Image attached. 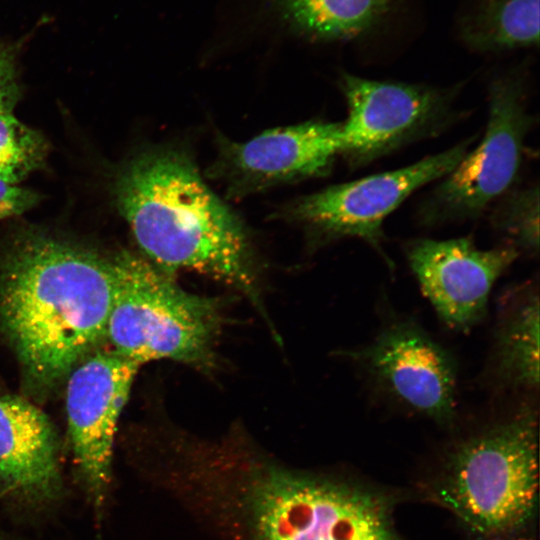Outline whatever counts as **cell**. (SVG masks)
<instances>
[{
  "mask_svg": "<svg viewBox=\"0 0 540 540\" xmlns=\"http://www.w3.org/2000/svg\"><path fill=\"white\" fill-rule=\"evenodd\" d=\"M113 255L27 232L0 256V327L28 382L47 391L106 339Z\"/></svg>",
  "mask_w": 540,
  "mask_h": 540,
  "instance_id": "6da1fadb",
  "label": "cell"
},
{
  "mask_svg": "<svg viewBox=\"0 0 540 540\" xmlns=\"http://www.w3.org/2000/svg\"><path fill=\"white\" fill-rule=\"evenodd\" d=\"M114 196L134 237L163 271H196L257 298L248 237L234 213L209 189L194 163L157 149L118 173Z\"/></svg>",
  "mask_w": 540,
  "mask_h": 540,
  "instance_id": "7a4b0ae2",
  "label": "cell"
},
{
  "mask_svg": "<svg viewBox=\"0 0 540 540\" xmlns=\"http://www.w3.org/2000/svg\"><path fill=\"white\" fill-rule=\"evenodd\" d=\"M538 476L537 411L522 405L449 448L435 494L476 539L527 540Z\"/></svg>",
  "mask_w": 540,
  "mask_h": 540,
  "instance_id": "3957f363",
  "label": "cell"
},
{
  "mask_svg": "<svg viewBox=\"0 0 540 540\" xmlns=\"http://www.w3.org/2000/svg\"><path fill=\"white\" fill-rule=\"evenodd\" d=\"M114 289L106 339L141 365L168 359L210 367L221 327L219 301L182 289L151 261L113 255Z\"/></svg>",
  "mask_w": 540,
  "mask_h": 540,
  "instance_id": "277c9868",
  "label": "cell"
},
{
  "mask_svg": "<svg viewBox=\"0 0 540 540\" xmlns=\"http://www.w3.org/2000/svg\"><path fill=\"white\" fill-rule=\"evenodd\" d=\"M248 506L254 540H406L389 496L354 479L277 471Z\"/></svg>",
  "mask_w": 540,
  "mask_h": 540,
  "instance_id": "5b68a950",
  "label": "cell"
},
{
  "mask_svg": "<svg viewBox=\"0 0 540 540\" xmlns=\"http://www.w3.org/2000/svg\"><path fill=\"white\" fill-rule=\"evenodd\" d=\"M488 104L482 140L423 200L418 210L421 223L474 219L515 186L534 124L524 70L495 75L489 83Z\"/></svg>",
  "mask_w": 540,
  "mask_h": 540,
  "instance_id": "8992f818",
  "label": "cell"
},
{
  "mask_svg": "<svg viewBox=\"0 0 540 540\" xmlns=\"http://www.w3.org/2000/svg\"><path fill=\"white\" fill-rule=\"evenodd\" d=\"M348 106L340 154L365 166L415 141L443 132L457 118V88L377 81L345 73Z\"/></svg>",
  "mask_w": 540,
  "mask_h": 540,
  "instance_id": "52a82bcc",
  "label": "cell"
},
{
  "mask_svg": "<svg viewBox=\"0 0 540 540\" xmlns=\"http://www.w3.org/2000/svg\"><path fill=\"white\" fill-rule=\"evenodd\" d=\"M475 138L399 169L327 187L302 198L293 214L327 239L360 238L384 255L385 219L416 190L452 171Z\"/></svg>",
  "mask_w": 540,
  "mask_h": 540,
  "instance_id": "ba28073f",
  "label": "cell"
},
{
  "mask_svg": "<svg viewBox=\"0 0 540 540\" xmlns=\"http://www.w3.org/2000/svg\"><path fill=\"white\" fill-rule=\"evenodd\" d=\"M390 398L442 425L456 416L457 370L452 356L418 324L399 320L346 352Z\"/></svg>",
  "mask_w": 540,
  "mask_h": 540,
  "instance_id": "9c48e42d",
  "label": "cell"
},
{
  "mask_svg": "<svg viewBox=\"0 0 540 540\" xmlns=\"http://www.w3.org/2000/svg\"><path fill=\"white\" fill-rule=\"evenodd\" d=\"M139 366L114 350H97L69 374L66 411L71 446L98 504L110 482L117 423Z\"/></svg>",
  "mask_w": 540,
  "mask_h": 540,
  "instance_id": "30bf717a",
  "label": "cell"
},
{
  "mask_svg": "<svg viewBox=\"0 0 540 540\" xmlns=\"http://www.w3.org/2000/svg\"><path fill=\"white\" fill-rule=\"evenodd\" d=\"M405 254L439 318L461 332L483 319L493 284L519 256L507 244L479 249L470 237L414 239L405 245Z\"/></svg>",
  "mask_w": 540,
  "mask_h": 540,
  "instance_id": "8fae6325",
  "label": "cell"
},
{
  "mask_svg": "<svg viewBox=\"0 0 540 540\" xmlns=\"http://www.w3.org/2000/svg\"><path fill=\"white\" fill-rule=\"evenodd\" d=\"M342 123L307 122L227 145L222 176L237 190L325 174L341 152Z\"/></svg>",
  "mask_w": 540,
  "mask_h": 540,
  "instance_id": "7c38bea8",
  "label": "cell"
},
{
  "mask_svg": "<svg viewBox=\"0 0 540 540\" xmlns=\"http://www.w3.org/2000/svg\"><path fill=\"white\" fill-rule=\"evenodd\" d=\"M0 484L34 501L51 500L60 491L52 422L21 397H0Z\"/></svg>",
  "mask_w": 540,
  "mask_h": 540,
  "instance_id": "4fadbf2b",
  "label": "cell"
},
{
  "mask_svg": "<svg viewBox=\"0 0 540 540\" xmlns=\"http://www.w3.org/2000/svg\"><path fill=\"white\" fill-rule=\"evenodd\" d=\"M491 371L502 388L539 387V296L531 287L509 301L499 317Z\"/></svg>",
  "mask_w": 540,
  "mask_h": 540,
  "instance_id": "5bb4252c",
  "label": "cell"
},
{
  "mask_svg": "<svg viewBox=\"0 0 540 540\" xmlns=\"http://www.w3.org/2000/svg\"><path fill=\"white\" fill-rule=\"evenodd\" d=\"M459 36L477 52L537 46L539 0H479L459 23Z\"/></svg>",
  "mask_w": 540,
  "mask_h": 540,
  "instance_id": "9a60e30c",
  "label": "cell"
},
{
  "mask_svg": "<svg viewBox=\"0 0 540 540\" xmlns=\"http://www.w3.org/2000/svg\"><path fill=\"white\" fill-rule=\"evenodd\" d=\"M394 0H284L293 22L321 39H353L370 32Z\"/></svg>",
  "mask_w": 540,
  "mask_h": 540,
  "instance_id": "2e32d148",
  "label": "cell"
},
{
  "mask_svg": "<svg viewBox=\"0 0 540 540\" xmlns=\"http://www.w3.org/2000/svg\"><path fill=\"white\" fill-rule=\"evenodd\" d=\"M490 222L506 244L530 255L539 251V187H513L494 203Z\"/></svg>",
  "mask_w": 540,
  "mask_h": 540,
  "instance_id": "e0dca14e",
  "label": "cell"
},
{
  "mask_svg": "<svg viewBox=\"0 0 540 540\" xmlns=\"http://www.w3.org/2000/svg\"><path fill=\"white\" fill-rule=\"evenodd\" d=\"M47 144L12 111H0V180L17 185L44 164Z\"/></svg>",
  "mask_w": 540,
  "mask_h": 540,
  "instance_id": "ac0fdd59",
  "label": "cell"
},
{
  "mask_svg": "<svg viewBox=\"0 0 540 540\" xmlns=\"http://www.w3.org/2000/svg\"><path fill=\"white\" fill-rule=\"evenodd\" d=\"M16 50L0 41V111H12L20 97Z\"/></svg>",
  "mask_w": 540,
  "mask_h": 540,
  "instance_id": "d6986e66",
  "label": "cell"
},
{
  "mask_svg": "<svg viewBox=\"0 0 540 540\" xmlns=\"http://www.w3.org/2000/svg\"><path fill=\"white\" fill-rule=\"evenodd\" d=\"M38 201L36 192L0 180V219L22 214Z\"/></svg>",
  "mask_w": 540,
  "mask_h": 540,
  "instance_id": "ffe728a7",
  "label": "cell"
}]
</instances>
